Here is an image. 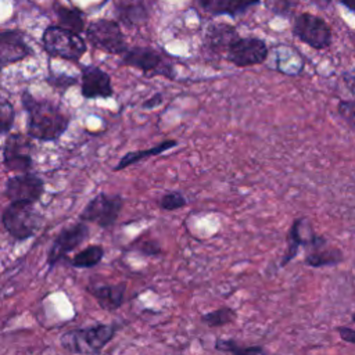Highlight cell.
Returning a JSON list of instances; mask_svg holds the SVG:
<instances>
[{
  "label": "cell",
  "mask_w": 355,
  "mask_h": 355,
  "mask_svg": "<svg viewBox=\"0 0 355 355\" xmlns=\"http://www.w3.org/2000/svg\"><path fill=\"white\" fill-rule=\"evenodd\" d=\"M21 105L26 112V133L37 141H58L71 125V115L50 98L36 97L28 89L21 93Z\"/></svg>",
  "instance_id": "6da1fadb"
},
{
  "label": "cell",
  "mask_w": 355,
  "mask_h": 355,
  "mask_svg": "<svg viewBox=\"0 0 355 355\" xmlns=\"http://www.w3.org/2000/svg\"><path fill=\"white\" fill-rule=\"evenodd\" d=\"M118 323H94L85 327L65 330L60 336V345L69 354H100L119 330Z\"/></svg>",
  "instance_id": "7a4b0ae2"
},
{
  "label": "cell",
  "mask_w": 355,
  "mask_h": 355,
  "mask_svg": "<svg viewBox=\"0 0 355 355\" xmlns=\"http://www.w3.org/2000/svg\"><path fill=\"white\" fill-rule=\"evenodd\" d=\"M1 225L14 240L25 241L40 229L42 215L35 208V202L10 201L1 212Z\"/></svg>",
  "instance_id": "3957f363"
},
{
  "label": "cell",
  "mask_w": 355,
  "mask_h": 355,
  "mask_svg": "<svg viewBox=\"0 0 355 355\" xmlns=\"http://www.w3.org/2000/svg\"><path fill=\"white\" fill-rule=\"evenodd\" d=\"M42 44L51 57L78 61L87 50L86 42L79 33L62 26H49L42 35Z\"/></svg>",
  "instance_id": "277c9868"
},
{
  "label": "cell",
  "mask_w": 355,
  "mask_h": 355,
  "mask_svg": "<svg viewBox=\"0 0 355 355\" xmlns=\"http://www.w3.org/2000/svg\"><path fill=\"white\" fill-rule=\"evenodd\" d=\"M122 65H128L141 71L146 76H164L168 79H175V68L171 61H168L158 50L153 47L136 46L128 49L122 54Z\"/></svg>",
  "instance_id": "5b68a950"
},
{
  "label": "cell",
  "mask_w": 355,
  "mask_h": 355,
  "mask_svg": "<svg viewBox=\"0 0 355 355\" xmlns=\"http://www.w3.org/2000/svg\"><path fill=\"white\" fill-rule=\"evenodd\" d=\"M122 207L123 197L121 194L100 191L83 207L79 219L87 223H94L101 229H110L118 220Z\"/></svg>",
  "instance_id": "8992f818"
},
{
  "label": "cell",
  "mask_w": 355,
  "mask_h": 355,
  "mask_svg": "<svg viewBox=\"0 0 355 355\" xmlns=\"http://www.w3.org/2000/svg\"><path fill=\"white\" fill-rule=\"evenodd\" d=\"M33 150L32 137L26 133L15 132L4 136L1 147V162L7 171L11 172H28L33 166Z\"/></svg>",
  "instance_id": "52a82bcc"
},
{
  "label": "cell",
  "mask_w": 355,
  "mask_h": 355,
  "mask_svg": "<svg viewBox=\"0 0 355 355\" xmlns=\"http://www.w3.org/2000/svg\"><path fill=\"white\" fill-rule=\"evenodd\" d=\"M89 236H90L89 225L87 222H83L80 219L61 229L60 233L53 240L47 252L46 263L49 266V270H51L61 261H65L67 255L73 250H76L80 244H83L89 239Z\"/></svg>",
  "instance_id": "ba28073f"
},
{
  "label": "cell",
  "mask_w": 355,
  "mask_h": 355,
  "mask_svg": "<svg viewBox=\"0 0 355 355\" xmlns=\"http://www.w3.org/2000/svg\"><path fill=\"white\" fill-rule=\"evenodd\" d=\"M89 43L108 54L122 55L129 47L119 25L112 19H97L89 24L86 29Z\"/></svg>",
  "instance_id": "9c48e42d"
},
{
  "label": "cell",
  "mask_w": 355,
  "mask_h": 355,
  "mask_svg": "<svg viewBox=\"0 0 355 355\" xmlns=\"http://www.w3.org/2000/svg\"><path fill=\"white\" fill-rule=\"evenodd\" d=\"M44 180L35 172H18L7 178L4 183V197L8 201L37 202L44 193Z\"/></svg>",
  "instance_id": "30bf717a"
},
{
  "label": "cell",
  "mask_w": 355,
  "mask_h": 355,
  "mask_svg": "<svg viewBox=\"0 0 355 355\" xmlns=\"http://www.w3.org/2000/svg\"><path fill=\"white\" fill-rule=\"evenodd\" d=\"M268 58V46L258 37H237L226 51V60L239 68L262 64Z\"/></svg>",
  "instance_id": "8fae6325"
},
{
  "label": "cell",
  "mask_w": 355,
  "mask_h": 355,
  "mask_svg": "<svg viewBox=\"0 0 355 355\" xmlns=\"http://www.w3.org/2000/svg\"><path fill=\"white\" fill-rule=\"evenodd\" d=\"M294 35L313 49H324L330 44L331 33L327 24L312 14H300L293 26Z\"/></svg>",
  "instance_id": "7c38bea8"
},
{
  "label": "cell",
  "mask_w": 355,
  "mask_h": 355,
  "mask_svg": "<svg viewBox=\"0 0 355 355\" xmlns=\"http://www.w3.org/2000/svg\"><path fill=\"white\" fill-rule=\"evenodd\" d=\"M80 94L86 100L111 98L114 87L111 76L97 65H85L80 69Z\"/></svg>",
  "instance_id": "4fadbf2b"
},
{
  "label": "cell",
  "mask_w": 355,
  "mask_h": 355,
  "mask_svg": "<svg viewBox=\"0 0 355 355\" xmlns=\"http://www.w3.org/2000/svg\"><path fill=\"white\" fill-rule=\"evenodd\" d=\"M126 282L93 283L89 284L85 290L96 300L100 308L107 312H114L122 306L126 295Z\"/></svg>",
  "instance_id": "5bb4252c"
},
{
  "label": "cell",
  "mask_w": 355,
  "mask_h": 355,
  "mask_svg": "<svg viewBox=\"0 0 355 355\" xmlns=\"http://www.w3.org/2000/svg\"><path fill=\"white\" fill-rule=\"evenodd\" d=\"M32 49L24 40L19 31H3L0 33V67L6 68L10 64L18 62L32 55Z\"/></svg>",
  "instance_id": "9a60e30c"
},
{
  "label": "cell",
  "mask_w": 355,
  "mask_h": 355,
  "mask_svg": "<svg viewBox=\"0 0 355 355\" xmlns=\"http://www.w3.org/2000/svg\"><path fill=\"white\" fill-rule=\"evenodd\" d=\"M305 222L306 220L302 218L295 219L293 222V225L288 230V234H287V250L280 261V268H284L290 261H293L295 258L300 247H312V245L320 243L322 240H324L322 236H318L313 232L308 237H304L302 229H304Z\"/></svg>",
  "instance_id": "2e32d148"
},
{
  "label": "cell",
  "mask_w": 355,
  "mask_h": 355,
  "mask_svg": "<svg viewBox=\"0 0 355 355\" xmlns=\"http://www.w3.org/2000/svg\"><path fill=\"white\" fill-rule=\"evenodd\" d=\"M239 37L234 26L229 24H214L208 28L204 39L205 47L215 54L227 51L230 44Z\"/></svg>",
  "instance_id": "e0dca14e"
},
{
  "label": "cell",
  "mask_w": 355,
  "mask_h": 355,
  "mask_svg": "<svg viewBox=\"0 0 355 355\" xmlns=\"http://www.w3.org/2000/svg\"><path fill=\"white\" fill-rule=\"evenodd\" d=\"M178 140L175 139H166V140H162L161 143L150 147V148H146V150H135V151H128L125 153L121 159L116 162V165L112 168L114 172H118V171H122V169H126L128 166L130 165H135L143 159H148L151 157H157L171 148H175L178 146Z\"/></svg>",
  "instance_id": "ac0fdd59"
},
{
  "label": "cell",
  "mask_w": 355,
  "mask_h": 355,
  "mask_svg": "<svg viewBox=\"0 0 355 355\" xmlns=\"http://www.w3.org/2000/svg\"><path fill=\"white\" fill-rule=\"evenodd\" d=\"M326 240L315 244L311 247V252L306 254L305 257V263L312 266V268H320V266H330V265H337L343 257L341 251L336 248H324Z\"/></svg>",
  "instance_id": "d6986e66"
},
{
  "label": "cell",
  "mask_w": 355,
  "mask_h": 355,
  "mask_svg": "<svg viewBox=\"0 0 355 355\" xmlns=\"http://www.w3.org/2000/svg\"><path fill=\"white\" fill-rule=\"evenodd\" d=\"M105 255L104 247L101 244H92L78 251L71 259H67L72 268L89 269L97 266Z\"/></svg>",
  "instance_id": "ffe728a7"
},
{
  "label": "cell",
  "mask_w": 355,
  "mask_h": 355,
  "mask_svg": "<svg viewBox=\"0 0 355 355\" xmlns=\"http://www.w3.org/2000/svg\"><path fill=\"white\" fill-rule=\"evenodd\" d=\"M201 322L208 327H222L233 323L237 319V312L232 306H220L215 311L205 312L200 316Z\"/></svg>",
  "instance_id": "44dd1931"
},
{
  "label": "cell",
  "mask_w": 355,
  "mask_h": 355,
  "mask_svg": "<svg viewBox=\"0 0 355 355\" xmlns=\"http://www.w3.org/2000/svg\"><path fill=\"white\" fill-rule=\"evenodd\" d=\"M118 17L123 24L129 26H136L146 22L147 11L141 3H130L118 7Z\"/></svg>",
  "instance_id": "7402d4cb"
},
{
  "label": "cell",
  "mask_w": 355,
  "mask_h": 355,
  "mask_svg": "<svg viewBox=\"0 0 355 355\" xmlns=\"http://www.w3.org/2000/svg\"><path fill=\"white\" fill-rule=\"evenodd\" d=\"M55 12H57L60 26L73 31L76 33H80L85 29L83 15L79 10L68 8V7H57Z\"/></svg>",
  "instance_id": "603a6c76"
},
{
  "label": "cell",
  "mask_w": 355,
  "mask_h": 355,
  "mask_svg": "<svg viewBox=\"0 0 355 355\" xmlns=\"http://www.w3.org/2000/svg\"><path fill=\"white\" fill-rule=\"evenodd\" d=\"M214 348L219 352H229L233 355L265 354V348L259 345H241L236 340H226V338H216L214 343Z\"/></svg>",
  "instance_id": "cb8c5ba5"
},
{
  "label": "cell",
  "mask_w": 355,
  "mask_h": 355,
  "mask_svg": "<svg viewBox=\"0 0 355 355\" xmlns=\"http://www.w3.org/2000/svg\"><path fill=\"white\" fill-rule=\"evenodd\" d=\"M187 205V198L178 190H169L164 193L158 200V207L162 211H176Z\"/></svg>",
  "instance_id": "d4e9b609"
},
{
  "label": "cell",
  "mask_w": 355,
  "mask_h": 355,
  "mask_svg": "<svg viewBox=\"0 0 355 355\" xmlns=\"http://www.w3.org/2000/svg\"><path fill=\"white\" fill-rule=\"evenodd\" d=\"M44 80L49 86H51L54 90H57L60 93H65L69 87L78 85L76 76L67 75V73H57V72H50L44 78Z\"/></svg>",
  "instance_id": "484cf974"
},
{
  "label": "cell",
  "mask_w": 355,
  "mask_h": 355,
  "mask_svg": "<svg viewBox=\"0 0 355 355\" xmlns=\"http://www.w3.org/2000/svg\"><path fill=\"white\" fill-rule=\"evenodd\" d=\"M15 121V108L14 105L7 100L1 98L0 101V133L3 136H7L14 126Z\"/></svg>",
  "instance_id": "4316f807"
},
{
  "label": "cell",
  "mask_w": 355,
  "mask_h": 355,
  "mask_svg": "<svg viewBox=\"0 0 355 355\" xmlns=\"http://www.w3.org/2000/svg\"><path fill=\"white\" fill-rule=\"evenodd\" d=\"M132 248L135 251H137L139 254L144 255V257H158L161 255L164 251L159 245V243L157 240H151V239H140L136 243H132Z\"/></svg>",
  "instance_id": "83f0119b"
},
{
  "label": "cell",
  "mask_w": 355,
  "mask_h": 355,
  "mask_svg": "<svg viewBox=\"0 0 355 355\" xmlns=\"http://www.w3.org/2000/svg\"><path fill=\"white\" fill-rule=\"evenodd\" d=\"M200 6L214 14V15H219V14H229L234 0H198Z\"/></svg>",
  "instance_id": "f1b7e54d"
},
{
  "label": "cell",
  "mask_w": 355,
  "mask_h": 355,
  "mask_svg": "<svg viewBox=\"0 0 355 355\" xmlns=\"http://www.w3.org/2000/svg\"><path fill=\"white\" fill-rule=\"evenodd\" d=\"M338 114L355 130V101H340L338 103Z\"/></svg>",
  "instance_id": "f546056e"
},
{
  "label": "cell",
  "mask_w": 355,
  "mask_h": 355,
  "mask_svg": "<svg viewBox=\"0 0 355 355\" xmlns=\"http://www.w3.org/2000/svg\"><path fill=\"white\" fill-rule=\"evenodd\" d=\"M266 4L277 14H287L291 7V0H266Z\"/></svg>",
  "instance_id": "4dcf8cb0"
},
{
  "label": "cell",
  "mask_w": 355,
  "mask_h": 355,
  "mask_svg": "<svg viewBox=\"0 0 355 355\" xmlns=\"http://www.w3.org/2000/svg\"><path fill=\"white\" fill-rule=\"evenodd\" d=\"M258 1H261V0H234L233 7H232L229 15H232V17L240 15V14H243L248 7H251L252 4H257Z\"/></svg>",
  "instance_id": "1f68e13d"
},
{
  "label": "cell",
  "mask_w": 355,
  "mask_h": 355,
  "mask_svg": "<svg viewBox=\"0 0 355 355\" xmlns=\"http://www.w3.org/2000/svg\"><path fill=\"white\" fill-rule=\"evenodd\" d=\"M164 94L161 92L158 93H154L151 97L146 98L143 103H141V108L144 110H154L157 107H159L162 103H164Z\"/></svg>",
  "instance_id": "d6a6232c"
},
{
  "label": "cell",
  "mask_w": 355,
  "mask_h": 355,
  "mask_svg": "<svg viewBox=\"0 0 355 355\" xmlns=\"http://www.w3.org/2000/svg\"><path fill=\"white\" fill-rule=\"evenodd\" d=\"M337 331H338L340 337H341L344 341L355 344V330H352V329H349V327H337Z\"/></svg>",
  "instance_id": "836d02e7"
},
{
  "label": "cell",
  "mask_w": 355,
  "mask_h": 355,
  "mask_svg": "<svg viewBox=\"0 0 355 355\" xmlns=\"http://www.w3.org/2000/svg\"><path fill=\"white\" fill-rule=\"evenodd\" d=\"M306 1H311L319 7H326L330 3V0H306Z\"/></svg>",
  "instance_id": "e575fe53"
},
{
  "label": "cell",
  "mask_w": 355,
  "mask_h": 355,
  "mask_svg": "<svg viewBox=\"0 0 355 355\" xmlns=\"http://www.w3.org/2000/svg\"><path fill=\"white\" fill-rule=\"evenodd\" d=\"M347 7H349L351 10H355V0H341Z\"/></svg>",
  "instance_id": "d590c367"
},
{
  "label": "cell",
  "mask_w": 355,
  "mask_h": 355,
  "mask_svg": "<svg viewBox=\"0 0 355 355\" xmlns=\"http://www.w3.org/2000/svg\"><path fill=\"white\" fill-rule=\"evenodd\" d=\"M352 319H354V320H355V313H354V316H352Z\"/></svg>",
  "instance_id": "8d00e7d4"
}]
</instances>
